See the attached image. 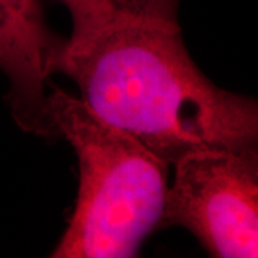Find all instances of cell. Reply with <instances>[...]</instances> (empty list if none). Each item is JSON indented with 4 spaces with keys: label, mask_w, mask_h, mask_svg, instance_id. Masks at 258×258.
Listing matches in <instances>:
<instances>
[{
    "label": "cell",
    "mask_w": 258,
    "mask_h": 258,
    "mask_svg": "<svg viewBox=\"0 0 258 258\" xmlns=\"http://www.w3.org/2000/svg\"><path fill=\"white\" fill-rule=\"evenodd\" d=\"M179 0H113L92 35L64 42L56 72L82 101L166 164L212 148L257 145L255 101L204 76L185 47Z\"/></svg>",
    "instance_id": "obj_1"
},
{
    "label": "cell",
    "mask_w": 258,
    "mask_h": 258,
    "mask_svg": "<svg viewBox=\"0 0 258 258\" xmlns=\"http://www.w3.org/2000/svg\"><path fill=\"white\" fill-rule=\"evenodd\" d=\"M47 105L57 137L72 145L79 164L78 200L52 257H135L159 228L169 164L82 99L52 86Z\"/></svg>",
    "instance_id": "obj_2"
},
{
    "label": "cell",
    "mask_w": 258,
    "mask_h": 258,
    "mask_svg": "<svg viewBox=\"0 0 258 258\" xmlns=\"http://www.w3.org/2000/svg\"><path fill=\"white\" fill-rule=\"evenodd\" d=\"M174 165L159 228L184 227L214 257H257V145L198 149Z\"/></svg>",
    "instance_id": "obj_3"
},
{
    "label": "cell",
    "mask_w": 258,
    "mask_h": 258,
    "mask_svg": "<svg viewBox=\"0 0 258 258\" xmlns=\"http://www.w3.org/2000/svg\"><path fill=\"white\" fill-rule=\"evenodd\" d=\"M64 42L47 26L42 0H0V69L8 76L12 115L22 129L57 137L47 105Z\"/></svg>",
    "instance_id": "obj_4"
},
{
    "label": "cell",
    "mask_w": 258,
    "mask_h": 258,
    "mask_svg": "<svg viewBox=\"0 0 258 258\" xmlns=\"http://www.w3.org/2000/svg\"><path fill=\"white\" fill-rule=\"evenodd\" d=\"M68 8L74 30L69 42L82 40L92 35L111 15L113 0H59Z\"/></svg>",
    "instance_id": "obj_5"
}]
</instances>
